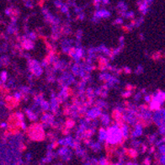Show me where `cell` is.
Wrapping results in <instances>:
<instances>
[{"label": "cell", "mask_w": 165, "mask_h": 165, "mask_svg": "<svg viewBox=\"0 0 165 165\" xmlns=\"http://www.w3.org/2000/svg\"><path fill=\"white\" fill-rule=\"evenodd\" d=\"M57 153L65 162H68L69 160H71L72 157H73L72 150L68 147H65V146H62V147H60L58 150Z\"/></svg>", "instance_id": "6"}, {"label": "cell", "mask_w": 165, "mask_h": 165, "mask_svg": "<svg viewBox=\"0 0 165 165\" xmlns=\"http://www.w3.org/2000/svg\"><path fill=\"white\" fill-rule=\"evenodd\" d=\"M96 48H97L98 52L103 53L104 55L109 56L110 58L111 55H112V50H110V49H109L108 47H106L105 45H100L99 47H98Z\"/></svg>", "instance_id": "16"}, {"label": "cell", "mask_w": 165, "mask_h": 165, "mask_svg": "<svg viewBox=\"0 0 165 165\" xmlns=\"http://www.w3.org/2000/svg\"><path fill=\"white\" fill-rule=\"evenodd\" d=\"M83 30L82 29H78L77 30V33H76V38H77V40H81V38H82V36H83Z\"/></svg>", "instance_id": "37"}, {"label": "cell", "mask_w": 165, "mask_h": 165, "mask_svg": "<svg viewBox=\"0 0 165 165\" xmlns=\"http://www.w3.org/2000/svg\"><path fill=\"white\" fill-rule=\"evenodd\" d=\"M142 133H143V125L142 124L141 121H139L134 126V130L131 133V138L136 139L137 137L142 136Z\"/></svg>", "instance_id": "9"}, {"label": "cell", "mask_w": 165, "mask_h": 165, "mask_svg": "<svg viewBox=\"0 0 165 165\" xmlns=\"http://www.w3.org/2000/svg\"><path fill=\"white\" fill-rule=\"evenodd\" d=\"M110 15V12H108V11L105 10H99V11H97V12L94 14V16H96L99 19H101V18H108Z\"/></svg>", "instance_id": "21"}, {"label": "cell", "mask_w": 165, "mask_h": 165, "mask_svg": "<svg viewBox=\"0 0 165 165\" xmlns=\"http://www.w3.org/2000/svg\"><path fill=\"white\" fill-rule=\"evenodd\" d=\"M41 124L43 125L44 127L49 126L50 125L51 126L53 122L55 121V117L52 114L50 113H44L41 116Z\"/></svg>", "instance_id": "8"}, {"label": "cell", "mask_w": 165, "mask_h": 165, "mask_svg": "<svg viewBox=\"0 0 165 165\" xmlns=\"http://www.w3.org/2000/svg\"><path fill=\"white\" fill-rule=\"evenodd\" d=\"M110 78H111V75H110V73H102L99 74V79L100 81H102V82L106 83L107 81Z\"/></svg>", "instance_id": "24"}, {"label": "cell", "mask_w": 165, "mask_h": 165, "mask_svg": "<svg viewBox=\"0 0 165 165\" xmlns=\"http://www.w3.org/2000/svg\"><path fill=\"white\" fill-rule=\"evenodd\" d=\"M125 165H133V163H131V162H127L125 164Z\"/></svg>", "instance_id": "50"}, {"label": "cell", "mask_w": 165, "mask_h": 165, "mask_svg": "<svg viewBox=\"0 0 165 165\" xmlns=\"http://www.w3.org/2000/svg\"><path fill=\"white\" fill-rule=\"evenodd\" d=\"M107 132H108L106 139L107 145H118L122 143L123 141H125L120 130V126L116 122H115V124H113L112 126L107 127Z\"/></svg>", "instance_id": "1"}, {"label": "cell", "mask_w": 165, "mask_h": 165, "mask_svg": "<svg viewBox=\"0 0 165 165\" xmlns=\"http://www.w3.org/2000/svg\"><path fill=\"white\" fill-rule=\"evenodd\" d=\"M69 96V89L68 87H62L61 91L59 92L58 95V99L60 104L64 102L68 97Z\"/></svg>", "instance_id": "12"}, {"label": "cell", "mask_w": 165, "mask_h": 165, "mask_svg": "<svg viewBox=\"0 0 165 165\" xmlns=\"http://www.w3.org/2000/svg\"><path fill=\"white\" fill-rule=\"evenodd\" d=\"M140 37H141V39L143 40L144 38H143V34H140Z\"/></svg>", "instance_id": "51"}, {"label": "cell", "mask_w": 165, "mask_h": 165, "mask_svg": "<svg viewBox=\"0 0 165 165\" xmlns=\"http://www.w3.org/2000/svg\"><path fill=\"white\" fill-rule=\"evenodd\" d=\"M143 71H144V68H143V67H142V65H138V66L136 67V70H135V73L137 74V75H139V74L142 73H143Z\"/></svg>", "instance_id": "32"}, {"label": "cell", "mask_w": 165, "mask_h": 165, "mask_svg": "<svg viewBox=\"0 0 165 165\" xmlns=\"http://www.w3.org/2000/svg\"><path fill=\"white\" fill-rule=\"evenodd\" d=\"M7 80H8V73L7 72L3 71L1 73V83L4 84L7 82Z\"/></svg>", "instance_id": "29"}, {"label": "cell", "mask_w": 165, "mask_h": 165, "mask_svg": "<svg viewBox=\"0 0 165 165\" xmlns=\"http://www.w3.org/2000/svg\"><path fill=\"white\" fill-rule=\"evenodd\" d=\"M90 148L93 150V151H94V152H99L101 149H102V144H101V142H91V143H90Z\"/></svg>", "instance_id": "22"}, {"label": "cell", "mask_w": 165, "mask_h": 165, "mask_svg": "<svg viewBox=\"0 0 165 165\" xmlns=\"http://www.w3.org/2000/svg\"><path fill=\"white\" fill-rule=\"evenodd\" d=\"M140 10L142 12V14H145L146 13H147V8L146 3H143L142 5H141V6H140Z\"/></svg>", "instance_id": "40"}, {"label": "cell", "mask_w": 165, "mask_h": 165, "mask_svg": "<svg viewBox=\"0 0 165 165\" xmlns=\"http://www.w3.org/2000/svg\"><path fill=\"white\" fill-rule=\"evenodd\" d=\"M108 164V162L107 160L104 157H101L99 159V165H107Z\"/></svg>", "instance_id": "36"}, {"label": "cell", "mask_w": 165, "mask_h": 165, "mask_svg": "<svg viewBox=\"0 0 165 165\" xmlns=\"http://www.w3.org/2000/svg\"><path fill=\"white\" fill-rule=\"evenodd\" d=\"M25 114H26L27 117L32 121H36L38 118V114L36 112H35L32 109H26Z\"/></svg>", "instance_id": "18"}, {"label": "cell", "mask_w": 165, "mask_h": 165, "mask_svg": "<svg viewBox=\"0 0 165 165\" xmlns=\"http://www.w3.org/2000/svg\"><path fill=\"white\" fill-rule=\"evenodd\" d=\"M62 12H63V13H67V12H68V9H67V7H62Z\"/></svg>", "instance_id": "49"}, {"label": "cell", "mask_w": 165, "mask_h": 165, "mask_svg": "<svg viewBox=\"0 0 165 165\" xmlns=\"http://www.w3.org/2000/svg\"><path fill=\"white\" fill-rule=\"evenodd\" d=\"M58 82L62 88L68 87L71 84L75 83V78L73 73H70L67 71H64L63 73L62 74V76L58 78Z\"/></svg>", "instance_id": "4"}, {"label": "cell", "mask_w": 165, "mask_h": 165, "mask_svg": "<svg viewBox=\"0 0 165 165\" xmlns=\"http://www.w3.org/2000/svg\"><path fill=\"white\" fill-rule=\"evenodd\" d=\"M59 102L58 96H53L51 98V101H50V105H51V110L54 115H57L58 113L59 110Z\"/></svg>", "instance_id": "10"}, {"label": "cell", "mask_w": 165, "mask_h": 165, "mask_svg": "<svg viewBox=\"0 0 165 165\" xmlns=\"http://www.w3.org/2000/svg\"><path fill=\"white\" fill-rule=\"evenodd\" d=\"M75 154L78 156V157L83 158L84 160H86V159L88 158L87 152H86V150H85L84 148H83L81 146H80V147H77V148L75 149Z\"/></svg>", "instance_id": "15"}, {"label": "cell", "mask_w": 165, "mask_h": 165, "mask_svg": "<svg viewBox=\"0 0 165 165\" xmlns=\"http://www.w3.org/2000/svg\"><path fill=\"white\" fill-rule=\"evenodd\" d=\"M100 122L104 127H109L110 124V117L106 113H103L100 116Z\"/></svg>", "instance_id": "17"}, {"label": "cell", "mask_w": 165, "mask_h": 165, "mask_svg": "<svg viewBox=\"0 0 165 165\" xmlns=\"http://www.w3.org/2000/svg\"><path fill=\"white\" fill-rule=\"evenodd\" d=\"M126 17L127 19H132L134 17V13H132V12L127 13V14H126Z\"/></svg>", "instance_id": "42"}, {"label": "cell", "mask_w": 165, "mask_h": 165, "mask_svg": "<svg viewBox=\"0 0 165 165\" xmlns=\"http://www.w3.org/2000/svg\"><path fill=\"white\" fill-rule=\"evenodd\" d=\"M107 136H108L107 129H105V127H101L99 130V142H100L101 143L106 142Z\"/></svg>", "instance_id": "14"}, {"label": "cell", "mask_w": 165, "mask_h": 165, "mask_svg": "<svg viewBox=\"0 0 165 165\" xmlns=\"http://www.w3.org/2000/svg\"><path fill=\"white\" fill-rule=\"evenodd\" d=\"M103 114V111L100 108L95 106L90 110H88L87 113H86V116L88 117L91 120H95L98 117L101 116V115Z\"/></svg>", "instance_id": "7"}, {"label": "cell", "mask_w": 165, "mask_h": 165, "mask_svg": "<svg viewBox=\"0 0 165 165\" xmlns=\"http://www.w3.org/2000/svg\"><path fill=\"white\" fill-rule=\"evenodd\" d=\"M142 92H139V93L136 94L135 96H134V101H135V102L140 101V99H142Z\"/></svg>", "instance_id": "35"}, {"label": "cell", "mask_w": 165, "mask_h": 165, "mask_svg": "<svg viewBox=\"0 0 165 165\" xmlns=\"http://www.w3.org/2000/svg\"><path fill=\"white\" fill-rule=\"evenodd\" d=\"M20 127H21L23 130H25V129H26V124H25V121H22V122H21V124H20Z\"/></svg>", "instance_id": "47"}, {"label": "cell", "mask_w": 165, "mask_h": 165, "mask_svg": "<svg viewBox=\"0 0 165 165\" xmlns=\"http://www.w3.org/2000/svg\"><path fill=\"white\" fill-rule=\"evenodd\" d=\"M65 126H66L68 130H69V129L71 130L73 126H75V121H74L73 120H72V119L68 120L66 121V123H65Z\"/></svg>", "instance_id": "28"}, {"label": "cell", "mask_w": 165, "mask_h": 165, "mask_svg": "<svg viewBox=\"0 0 165 165\" xmlns=\"http://www.w3.org/2000/svg\"><path fill=\"white\" fill-rule=\"evenodd\" d=\"M1 62H2V65L3 66H7L10 62V58L7 57V56H3L1 58Z\"/></svg>", "instance_id": "31"}, {"label": "cell", "mask_w": 165, "mask_h": 165, "mask_svg": "<svg viewBox=\"0 0 165 165\" xmlns=\"http://www.w3.org/2000/svg\"><path fill=\"white\" fill-rule=\"evenodd\" d=\"M29 71L32 73L36 77H40L43 73V68L41 64L36 60H29Z\"/></svg>", "instance_id": "5"}, {"label": "cell", "mask_w": 165, "mask_h": 165, "mask_svg": "<svg viewBox=\"0 0 165 165\" xmlns=\"http://www.w3.org/2000/svg\"><path fill=\"white\" fill-rule=\"evenodd\" d=\"M107 165H114V164H107Z\"/></svg>", "instance_id": "54"}, {"label": "cell", "mask_w": 165, "mask_h": 165, "mask_svg": "<svg viewBox=\"0 0 165 165\" xmlns=\"http://www.w3.org/2000/svg\"><path fill=\"white\" fill-rule=\"evenodd\" d=\"M54 165H62L61 164H54Z\"/></svg>", "instance_id": "53"}, {"label": "cell", "mask_w": 165, "mask_h": 165, "mask_svg": "<svg viewBox=\"0 0 165 165\" xmlns=\"http://www.w3.org/2000/svg\"><path fill=\"white\" fill-rule=\"evenodd\" d=\"M121 95H122V97L123 98L130 97V96L131 95V90H128V89H126V91H124V92L121 94Z\"/></svg>", "instance_id": "33"}, {"label": "cell", "mask_w": 165, "mask_h": 165, "mask_svg": "<svg viewBox=\"0 0 165 165\" xmlns=\"http://www.w3.org/2000/svg\"><path fill=\"white\" fill-rule=\"evenodd\" d=\"M133 165H138L137 164H136V163H133Z\"/></svg>", "instance_id": "52"}, {"label": "cell", "mask_w": 165, "mask_h": 165, "mask_svg": "<svg viewBox=\"0 0 165 165\" xmlns=\"http://www.w3.org/2000/svg\"><path fill=\"white\" fill-rule=\"evenodd\" d=\"M120 130H121L122 135L124 137V140H126L130 136V130H129V126L127 124H126V122L120 126Z\"/></svg>", "instance_id": "19"}, {"label": "cell", "mask_w": 165, "mask_h": 165, "mask_svg": "<svg viewBox=\"0 0 165 165\" xmlns=\"http://www.w3.org/2000/svg\"><path fill=\"white\" fill-rule=\"evenodd\" d=\"M17 30V27L16 25H14V23H12L11 25H10L8 26V29H7V33L10 34V35H12V34H14Z\"/></svg>", "instance_id": "25"}, {"label": "cell", "mask_w": 165, "mask_h": 165, "mask_svg": "<svg viewBox=\"0 0 165 165\" xmlns=\"http://www.w3.org/2000/svg\"><path fill=\"white\" fill-rule=\"evenodd\" d=\"M13 97L15 99H17V100H20L21 98H23V94L21 93V92H15L14 94V96Z\"/></svg>", "instance_id": "34"}, {"label": "cell", "mask_w": 165, "mask_h": 165, "mask_svg": "<svg viewBox=\"0 0 165 165\" xmlns=\"http://www.w3.org/2000/svg\"><path fill=\"white\" fill-rule=\"evenodd\" d=\"M26 39H29V40H34L36 39V37H37V36H36V34L35 33V32H32V31H29V32H27L26 33V35L25 36H24Z\"/></svg>", "instance_id": "27"}, {"label": "cell", "mask_w": 165, "mask_h": 165, "mask_svg": "<svg viewBox=\"0 0 165 165\" xmlns=\"http://www.w3.org/2000/svg\"><path fill=\"white\" fill-rule=\"evenodd\" d=\"M31 157H32L31 153H27V154L25 155V159H26L27 162H29V161L31 160Z\"/></svg>", "instance_id": "46"}, {"label": "cell", "mask_w": 165, "mask_h": 165, "mask_svg": "<svg viewBox=\"0 0 165 165\" xmlns=\"http://www.w3.org/2000/svg\"><path fill=\"white\" fill-rule=\"evenodd\" d=\"M158 152L161 154H165V145L158 146Z\"/></svg>", "instance_id": "38"}, {"label": "cell", "mask_w": 165, "mask_h": 165, "mask_svg": "<svg viewBox=\"0 0 165 165\" xmlns=\"http://www.w3.org/2000/svg\"><path fill=\"white\" fill-rule=\"evenodd\" d=\"M164 165H165V164H164Z\"/></svg>", "instance_id": "55"}, {"label": "cell", "mask_w": 165, "mask_h": 165, "mask_svg": "<svg viewBox=\"0 0 165 165\" xmlns=\"http://www.w3.org/2000/svg\"><path fill=\"white\" fill-rule=\"evenodd\" d=\"M151 164V158L150 157H146L145 160H144V164L145 165H150Z\"/></svg>", "instance_id": "43"}, {"label": "cell", "mask_w": 165, "mask_h": 165, "mask_svg": "<svg viewBox=\"0 0 165 165\" xmlns=\"http://www.w3.org/2000/svg\"><path fill=\"white\" fill-rule=\"evenodd\" d=\"M153 99V96L149 95V94H146L144 96V100H145L146 103H150Z\"/></svg>", "instance_id": "39"}, {"label": "cell", "mask_w": 165, "mask_h": 165, "mask_svg": "<svg viewBox=\"0 0 165 165\" xmlns=\"http://www.w3.org/2000/svg\"><path fill=\"white\" fill-rule=\"evenodd\" d=\"M123 71H124L126 73H127V74H130V73H131V68H128V67H125V68H123Z\"/></svg>", "instance_id": "44"}, {"label": "cell", "mask_w": 165, "mask_h": 165, "mask_svg": "<svg viewBox=\"0 0 165 165\" xmlns=\"http://www.w3.org/2000/svg\"><path fill=\"white\" fill-rule=\"evenodd\" d=\"M40 108H41V110H44V111H47L48 110H51V105L50 103H48L47 101L46 100H43L40 104Z\"/></svg>", "instance_id": "26"}, {"label": "cell", "mask_w": 165, "mask_h": 165, "mask_svg": "<svg viewBox=\"0 0 165 165\" xmlns=\"http://www.w3.org/2000/svg\"><path fill=\"white\" fill-rule=\"evenodd\" d=\"M7 126H8V124H7L6 122H2V123H1V127H2V128H6Z\"/></svg>", "instance_id": "48"}, {"label": "cell", "mask_w": 165, "mask_h": 165, "mask_svg": "<svg viewBox=\"0 0 165 165\" xmlns=\"http://www.w3.org/2000/svg\"><path fill=\"white\" fill-rule=\"evenodd\" d=\"M29 136L33 140H41L44 138V126L42 124L34 125L30 127Z\"/></svg>", "instance_id": "3"}, {"label": "cell", "mask_w": 165, "mask_h": 165, "mask_svg": "<svg viewBox=\"0 0 165 165\" xmlns=\"http://www.w3.org/2000/svg\"><path fill=\"white\" fill-rule=\"evenodd\" d=\"M22 47L24 49H25V50H32V49L34 48V47H35V44H34V42H33V40H29V39H26L25 36H23V38H22Z\"/></svg>", "instance_id": "13"}, {"label": "cell", "mask_w": 165, "mask_h": 165, "mask_svg": "<svg viewBox=\"0 0 165 165\" xmlns=\"http://www.w3.org/2000/svg\"><path fill=\"white\" fill-rule=\"evenodd\" d=\"M94 103H95V106L100 108L102 110H107V108H108L107 103L105 102L103 99H97V100H95Z\"/></svg>", "instance_id": "23"}, {"label": "cell", "mask_w": 165, "mask_h": 165, "mask_svg": "<svg viewBox=\"0 0 165 165\" xmlns=\"http://www.w3.org/2000/svg\"><path fill=\"white\" fill-rule=\"evenodd\" d=\"M122 23H123V20L120 19V18H119V19L115 20V24H116V25H120V24H122Z\"/></svg>", "instance_id": "45"}, {"label": "cell", "mask_w": 165, "mask_h": 165, "mask_svg": "<svg viewBox=\"0 0 165 165\" xmlns=\"http://www.w3.org/2000/svg\"><path fill=\"white\" fill-rule=\"evenodd\" d=\"M137 116L139 118V120L141 122L143 123H147L152 120V112H151V109L147 108V107L142 105L138 106V110H137Z\"/></svg>", "instance_id": "2"}, {"label": "cell", "mask_w": 165, "mask_h": 165, "mask_svg": "<svg viewBox=\"0 0 165 165\" xmlns=\"http://www.w3.org/2000/svg\"><path fill=\"white\" fill-rule=\"evenodd\" d=\"M156 140V134H153V135H150L148 136V141L150 143H153L154 141Z\"/></svg>", "instance_id": "41"}, {"label": "cell", "mask_w": 165, "mask_h": 165, "mask_svg": "<svg viewBox=\"0 0 165 165\" xmlns=\"http://www.w3.org/2000/svg\"><path fill=\"white\" fill-rule=\"evenodd\" d=\"M72 44H73V40H72L64 39L62 40L61 42V46H62V50L64 53H69L72 47Z\"/></svg>", "instance_id": "11"}, {"label": "cell", "mask_w": 165, "mask_h": 165, "mask_svg": "<svg viewBox=\"0 0 165 165\" xmlns=\"http://www.w3.org/2000/svg\"><path fill=\"white\" fill-rule=\"evenodd\" d=\"M62 32L64 34V35H69L70 34V32H71V27H70V25H63L62 26Z\"/></svg>", "instance_id": "30"}, {"label": "cell", "mask_w": 165, "mask_h": 165, "mask_svg": "<svg viewBox=\"0 0 165 165\" xmlns=\"http://www.w3.org/2000/svg\"><path fill=\"white\" fill-rule=\"evenodd\" d=\"M80 70H81V62H75L74 64L72 65L71 71L74 76H79Z\"/></svg>", "instance_id": "20"}]
</instances>
